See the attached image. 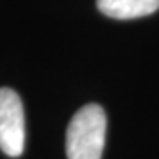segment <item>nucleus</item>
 Returning <instances> with one entry per match:
<instances>
[{
	"label": "nucleus",
	"instance_id": "f257e3e1",
	"mask_svg": "<svg viewBox=\"0 0 159 159\" xmlns=\"http://www.w3.org/2000/svg\"><path fill=\"white\" fill-rule=\"evenodd\" d=\"M106 134V113L99 104H87L71 119L66 133L67 159H101Z\"/></svg>",
	"mask_w": 159,
	"mask_h": 159
},
{
	"label": "nucleus",
	"instance_id": "f03ea898",
	"mask_svg": "<svg viewBox=\"0 0 159 159\" xmlns=\"http://www.w3.org/2000/svg\"><path fill=\"white\" fill-rule=\"evenodd\" d=\"M0 148L9 157H18L25 148L23 102L12 89H0Z\"/></svg>",
	"mask_w": 159,
	"mask_h": 159
},
{
	"label": "nucleus",
	"instance_id": "7ed1b4c3",
	"mask_svg": "<svg viewBox=\"0 0 159 159\" xmlns=\"http://www.w3.org/2000/svg\"><path fill=\"white\" fill-rule=\"evenodd\" d=\"M97 9L115 20H134L159 9V0H97Z\"/></svg>",
	"mask_w": 159,
	"mask_h": 159
}]
</instances>
